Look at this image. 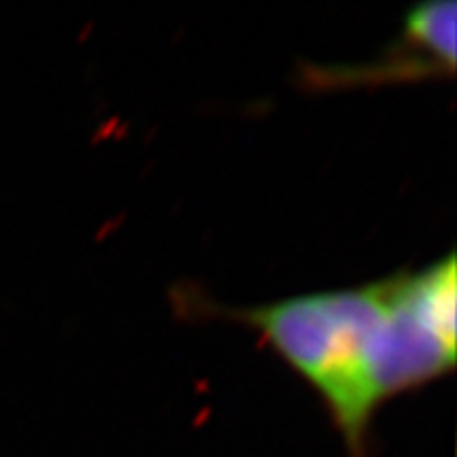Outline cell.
Instances as JSON below:
<instances>
[{
	"label": "cell",
	"mask_w": 457,
	"mask_h": 457,
	"mask_svg": "<svg viewBox=\"0 0 457 457\" xmlns=\"http://www.w3.org/2000/svg\"><path fill=\"white\" fill-rule=\"evenodd\" d=\"M392 290L394 276H387L352 288L222 310L227 318L259 330L318 392L350 457H370V426L381 407L373 390V362Z\"/></svg>",
	"instance_id": "cell-1"
},
{
	"label": "cell",
	"mask_w": 457,
	"mask_h": 457,
	"mask_svg": "<svg viewBox=\"0 0 457 457\" xmlns=\"http://www.w3.org/2000/svg\"><path fill=\"white\" fill-rule=\"evenodd\" d=\"M455 253L420 271L394 273V293L373 364L379 404L455 369Z\"/></svg>",
	"instance_id": "cell-2"
},
{
	"label": "cell",
	"mask_w": 457,
	"mask_h": 457,
	"mask_svg": "<svg viewBox=\"0 0 457 457\" xmlns=\"http://www.w3.org/2000/svg\"><path fill=\"white\" fill-rule=\"evenodd\" d=\"M403 37L451 77L455 71V0L417 3L404 15Z\"/></svg>",
	"instance_id": "cell-3"
}]
</instances>
